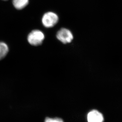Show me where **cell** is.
Here are the masks:
<instances>
[{
    "mask_svg": "<svg viewBox=\"0 0 122 122\" xmlns=\"http://www.w3.org/2000/svg\"><path fill=\"white\" fill-rule=\"evenodd\" d=\"M45 38L44 35L42 31L35 30L31 31L28 37V41L31 45L38 46L41 45Z\"/></svg>",
    "mask_w": 122,
    "mask_h": 122,
    "instance_id": "1",
    "label": "cell"
},
{
    "mask_svg": "<svg viewBox=\"0 0 122 122\" xmlns=\"http://www.w3.org/2000/svg\"><path fill=\"white\" fill-rule=\"evenodd\" d=\"M58 21V17L55 13L48 12L45 13L43 17L42 21L43 25L46 28H51L55 25Z\"/></svg>",
    "mask_w": 122,
    "mask_h": 122,
    "instance_id": "2",
    "label": "cell"
},
{
    "mask_svg": "<svg viewBox=\"0 0 122 122\" xmlns=\"http://www.w3.org/2000/svg\"><path fill=\"white\" fill-rule=\"evenodd\" d=\"M56 37L59 41L64 44L71 42L73 39V36L70 30L66 28H62L58 31Z\"/></svg>",
    "mask_w": 122,
    "mask_h": 122,
    "instance_id": "3",
    "label": "cell"
},
{
    "mask_svg": "<svg viewBox=\"0 0 122 122\" xmlns=\"http://www.w3.org/2000/svg\"><path fill=\"white\" fill-rule=\"evenodd\" d=\"M87 120L88 122H103L104 117L98 111L93 110L88 114Z\"/></svg>",
    "mask_w": 122,
    "mask_h": 122,
    "instance_id": "4",
    "label": "cell"
},
{
    "mask_svg": "<svg viewBox=\"0 0 122 122\" xmlns=\"http://www.w3.org/2000/svg\"><path fill=\"white\" fill-rule=\"evenodd\" d=\"M12 3L16 9L20 10L28 5L29 0H12Z\"/></svg>",
    "mask_w": 122,
    "mask_h": 122,
    "instance_id": "5",
    "label": "cell"
},
{
    "mask_svg": "<svg viewBox=\"0 0 122 122\" xmlns=\"http://www.w3.org/2000/svg\"><path fill=\"white\" fill-rule=\"evenodd\" d=\"M9 48L5 43L0 41V60L4 59L8 53Z\"/></svg>",
    "mask_w": 122,
    "mask_h": 122,
    "instance_id": "6",
    "label": "cell"
},
{
    "mask_svg": "<svg viewBox=\"0 0 122 122\" xmlns=\"http://www.w3.org/2000/svg\"><path fill=\"white\" fill-rule=\"evenodd\" d=\"M45 122H64L63 121L59 118H50L47 117L45 119Z\"/></svg>",
    "mask_w": 122,
    "mask_h": 122,
    "instance_id": "7",
    "label": "cell"
},
{
    "mask_svg": "<svg viewBox=\"0 0 122 122\" xmlns=\"http://www.w3.org/2000/svg\"></svg>",
    "mask_w": 122,
    "mask_h": 122,
    "instance_id": "8",
    "label": "cell"
}]
</instances>
